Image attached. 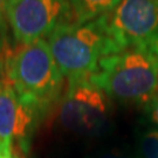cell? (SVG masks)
<instances>
[{
	"instance_id": "1",
	"label": "cell",
	"mask_w": 158,
	"mask_h": 158,
	"mask_svg": "<svg viewBox=\"0 0 158 158\" xmlns=\"http://www.w3.org/2000/svg\"><path fill=\"white\" fill-rule=\"evenodd\" d=\"M63 77L88 79L104 57L121 52L109 27V15L88 23H68L54 29L47 40Z\"/></svg>"
},
{
	"instance_id": "2",
	"label": "cell",
	"mask_w": 158,
	"mask_h": 158,
	"mask_svg": "<svg viewBox=\"0 0 158 158\" xmlns=\"http://www.w3.org/2000/svg\"><path fill=\"white\" fill-rule=\"evenodd\" d=\"M5 77L45 117L62 97L63 75L47 40L21 45L5 54Z\"/></svg>"
},
{
	"instance_id": "3",
	"label": "cell",
	"mask_w": 158,
	"mask_h": 158,
	"mask_svg": "<svg viewBox=\"0 0 158 158\" xmlns=\"http://www.w3.org/2000/svg\"><path fill=\"white\" fill-rule=\"evenodd\" d=\"M108 98L145 106L158 94V55L128 48L102 60L89 76Z\"/></svg>"
},
{
	"instance_id": "4",
	"label": "cell",
	"mask_w": 158,
	"mask_h": 158,
	"mask_svg": "<svg viewBox=\"0 0 158 158\" xmlns=\"http://www.w3.org/2000/svg\"><path fill=\"white\" fill-rule=\"evenodd\" d=\"M59 121L69 132L80 136H96L109 123L107 95L88 79L69 80L60 100Z\"/></svg>"
},
{
	"instance_id": "5",
	"label": "cell",
	"mask_w": 158,
	"mask_h": 158,
	"mask_svg": "<svg viewBox=\"0 0 158 158\" xmlns=\"http://www.w3.org/2000/svg\"><path fill=\"white\" fill-rule=\"evenodd\" d=\"M5 14L20 45L45 39L73 18L69 0H7Z\"/></svg>"
},
{
	"instance_id": "6",
	"label": "cell",
	"mask_w": 158,
	"mask_h": 158,
	"mask_svg": "<svg viewBox=\"0 0 158 158\" xmlns=\"http://www.w3.org/2000/svg\"><path fill=\"white\" fill-rule=\"evenodd\" d=\"M109 27L122 51L158 55V0H122L109 15Z\"/></svg>"
},
{
	"instance_id": "7",
	"label": "cell",
	"mask_w": 158,
	"mask_h": 158,
	"mask_svg": "<svg viewBox=\"0 0 158 158\" xmlns=\"http://www.w3.org/2000/svg\"><path fill=\"white\" fill-rule=\"evenodd\" d=\"M42 118L39 109L20 96L4 75L0 80V141L12 142L27 152Z\"/></svg>"
},
{
	"instance_id": "8",
	"label": "cell",
	"mask_w": 158,
	"mask_h": 158,
	"mask_svg": "<svg viewBox=\"0 0 158 158\" xmlns=\"http://www.w3.org/2000/svg\"><path fill=\"white\" fill-rule=\"evenodd\" d=\"M122 0H69L75 23H88L113 13Z\"/></svg>"
},
{
	"instance_id": "9",
	"label": "cell",
	"mask_w": 158,
	"mask_h": 158,
	"mask_svg": "<svg viewBox=\"0 0 158 158\" xmlns=\"http://www.w3.org/2000/svg\"><path fill=\"white\" fill-rule=\"evenodd\" d=\"M137 158H158V131H143L137 138Z\"/></svg>"
},
{
	"instance_id": "10",
	"label": "cell",
	"mask_w": 158,
	"mask_h": 158,
	"mask_svg": "<svg viewBox=\"0 0 158 158\" xmlns=\"http://www.w3.org/2000/svg\"><path fill=\"white\" fill-rule=\"evenodd\" d=\"M21 148L12 142L0 141V158H26Z\"/></svg>"
},
{
	"instance_id": "11",
	"label": "cell",
	"mask_w": 158,
	"mask_h": 158,
	"mask_svg": "<svg viewBox=\"0 0 158 158\" xmlns=\"http://www.w3.org/2000/svg\"><path fill=\"white\" fill-rule=\"evenodd\" d=\"M144 108H145V114H147L148 118L153 125V129L158 131V94L153 96L144 106Z\"/></svg>"
},
{
	"instance_id": "12",
	"label": "cell",
	"mask_w": 158,
	"mask_h": 158,
	"mask_svg": "<svg viewBox=\"0 0 158 158\" xmlns=\"http://www.w3.org/2000/svg\"><path fill=\"white\" fill-rule=\"evenodd\" d=\"M6 0H0V44L5 46V38L7 33V20L5 14Z\"/></svg>"
},
{
	"instance_id": "13",
	"label": "cell",
	"mask_w": 158,
	"mask_h": 158,
	"mask_svg": "<svg viewBox=\"0 0 158 158\" xmlns=\"http://www.w3.org/2000/svg\"><path fill=\"white\" fill-rule=\"evenodd\" d=\"M96 158H137V157H131L130 155L121 151H106V152L98 155Z\"/></svg>"
},
{
	"instance_id": "14",
	"label": "cell",
	"mask_w": 158,
	"mask_h": 158,
	"mask_svg": "<svg viewBox=\"0 0 158 158\" xmlns=\"http://www.w3.org/2000/svg\"><path fill=\"white\" fill-rule=\"evenodd\" d=\"M4 73H5V54H4V46L0 44V80Z\"/></svg>"
},
{
	"instance_id": "15",
	"label": "cell",
	"mask_w": 158,
	"mask_h": 158,
	"mask_svg": "<svg viewBox=\"0 0 158 158\" xmlns=\"http://www.w3.org/2000/svg\"><path fill=\"white\" fill-rule=\"evenodd\" d=\"M6 1H7V0H6Z\"/></svg>"
}]
</instances>
